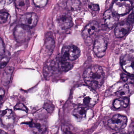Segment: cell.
<instances>
[{
    "mask_svg": "<svg viewBox=\"0 0 134 134\" xmlns=\"http://www.w3.org/2000/svg\"><path fill=\"white\" fill-rule=\"evenodd\" d=\"M38 21L37 15L35 13H27L23 15L19 20V24L34 28L36 26Z\"/></svg>",
    "mask_w": 134,
    "mask_h": 134,
    "instance_id": "cell-8",
    "label": "cell"
},
{
    "mask_svg": "<svg viewBox=\"0 0 134 134\" xmlns=\"http://www.w3.org/2000/svg\"><path fill=\"white\" fill-rule=\"evenodd\" d=\"M1 118L4 125L9 126L14 122V118L11 110L7 109L2 111L1 114Z\"/></svg>",
    "mask_w": 134,
    "mask_h": 134,
    "instance_id": "cell-14",
    "label": "cell"
},
{
    "mask_svg": "<svg viewBox=\"0 0 134 134\" xmlns=\"http://www.w3.org/2000/svg\"><path fill=\"white\" fill-rule=\"evenodd\" d=\"M83 77L87 85L95 90L103 85L105 74L101 66L95 65L90 66L85 71Z\"/></svg>",
    "mask_w": 134,
    "mask_h": 134,
    "instance_id": "cell-2",
    "label": "cell"
},
{
    "mask_svg": "<svg viewBox=\"0 0 134 134\" xmlns=\"http://www.w3.org/2000/svg\"><path fill=\"white\" fill-rule=\"evenodd\" d=\"M10 58V55L8 53H4L3 55H1V69L4 68L7 64Z\"/></svg>",
    "mask_w": 134,
    "mask_h": 134,
    "instance_id": "cell-24",
    "label": "cell"
},
{
    "mask_svg": "<svg viewBox=\"0 0 134 134\" xmlns=\"http://www.w3.org/2000/svg\"><path fill=\"white\" fill-rule=\"evenodd\" d=\"M45 46L50 52H52L54 48V41L51 37H48L45 41Z\"/></svg>",
    "mask_w": 134,
    "mask_h": 134,
    "instance_id": "cell-22",
    "label": "cell"
},
{
    "mask_svg": "<svg viewBox=\"0 0 134 134\" xmlns=\"http://www.w3.org/2000/svg\"><path fill=\"white\" fill-rule=\"evenodd\" d=\"M15 108L17 109L21 110H24V111H27V109L26 107L25 106V105L23 104H18L15 106Z\"/></svg>",
    "mask_w": 134,
    "mask_h": 134,
    "instance_id": "cell-30",
    "label": "cell"
},
{
    "mask_svg": "<svg viewBox=\"0 0 134 134\" xmlns=\"http://www.w3.org/2000/svg\"><path fill=\"white\" fill-rule=\"evenodd\" d=\"M80 5L79 0H68L66 8L70 11H76L79 9Z\"/></svg>",
    "mask_w": 134,
    "mask_h": 134,
    "instance_id": "cell-20",
    "label": "cell"
},
{
    "mask_svg": "<svg viewBox=\"0 0 134 134\" xmlns=\"http://www.w3.org/2000/svg\"><path fill=\"white\" fill-rule=\"evenodd\" d=\"M14 68L12 66H8L4 71L2 77L3 85L6 86L9 84L14 71Z\"/></svg>",
    "mask_w": 134,
    "mask_h": 134,
    "instance_id": "cell-17",
    "label": "cell"
},
{
    "mask_svg": "<svg viewBox=\"0 0 134 134\" xmlns=\"http://www.w3.org/2000/svg\"><path fill=\"white\" fill-rule=\"evenodd\" d=\"M121 64L123 69L126 72L129 74H134V58L126 56L121 60Z\"/></svg>",
    "mask_w": 134,
    "mask_h": 134,
    "instance_id": "cell-13",
    "label": "cell"
},
{
    "mask_svg": "<svg viewBox=\"0 0 134 134\" xmlns=\"http://www.w3.org/2000/svg\"><path fill=\"white\" fill-rule=\"evenodd\" d=\"M130 29L128 21L122 22L117 25L114 29V34L117 38H121L126 35Z\"/></svg>",
    "mask_w": 134,
    "mask_h": 134,
    "instance_id": "cell-12",
    "label": "cell"
},
{
    "mask_svg": "<svg viewBox=\"0 0 134 134\" xmlns=\"http://www.w3.org/2000/svg\"><path fill=\"white\" fill-rule=\"evenodd\" d=\"M48 0H33V2L36 7L42 8L45 7L47 3Z\"/></svg>",
    "mask_w": 134,
    "mask_h": 134,
    "instance_id": "cell-25",
    "label": "cell"
},
{
    "mask_svg": "<svg viewBox=\"0 0 134 134\" xmlns=\"http://www.w3.org/2000/svg\"><path fill=\"white\" fill-rule=\"evenodd\" d=\"M80 49L74 45L64 46L60 54L61 58L67 61H74L78 58L80 55Z\"/></svg>",
    "mask_w": 134,
    "mask_h": 134,
    "instance_id": "cell-4",
    "label": "cell"
},
{
    "mask_svg": "<svg viewBox=\"0 0 134 134\" xmlns=\"http://www.w3.org/2000/svg\"><path fill=\"white\" fill-rule=\"evenodd\" d=\"M15 7L18 10L21 11L26 10L29 7V0H15Z\"/></svg>",
    "mask_w": 134,
    "mask_h": 134,
    "instance_id": "cell-19",
    "label": "cell"
},
{
    "mask_svg": "<svg viewBox=\"0 0 134 134\" xmlns=\"http://www.w3.org/2000/svg\"><path fill=\"white\" fill-rule=\"evenodd\" d=\"M127 21L129 23L134 22V7L132 8L131 13L128 18Z\"/></svg>",
    "mask_w": 134,
    "mask_h": 134,
    "instance_id": "cell-28",
    "label": "cell"
},
{
    "mask_svg": "<svg viewBox=\"0 0 134 134\" xmlns=\"http://www.w3.org/2000/svg\"><path fill=\"white\" fill-rule=\"evenodd\" d=\"M98 98V95L94 89L87 85H82L74 89L72 99L75 104L89 108L95 105Z\"/></svg>",
    "mask_w": 134,
    "mask_h": 134,
    "instance_id": "cell-1",
    "label": "cell"
},
{
    "mask_svg": "<svg viewBox=\"0 0 134 134\" xmlns=\"http://www.w3.org/2000/svg\"><path fill=\"white\" fill-rule=\"evenodd\" d=\"M89 8L90 9L94 11H98L99 10V7L98 5L97 4H91L89 5Z\"/></svg>",
    "mask_w": 134,
    "mask_h": 134,
    "instance_id": "cell-31",
    "label": "cell"
},
{
    "mask_svg": "<svg viewBox=\"0 0 134 134\" xmlns=\"http://www.w3.org/2000/svg\"><path fill=\"white\" fill-rule=\"evenodd\" d=\"M9 17V14L6 12H1L0 15V22L1 23H5L7 21Z\"/></svg>",
    "mask_w": 134,
    "mask_h": 134,
    "instance_id": "cell-26",
    "label": "cell"
},
{
    "mask_svg": "<svg viewBox=\"0 0 134 134\" xmlns=\"http://www.w3.org/2000/svg\"><path fill=\"white\" fill-rule=\"evenodd\" d=\"M121 79L127 83L133 84L134 83V76L133 74H127L122 73L121 75Z\"/></svg>",
    "mask_w": 134,
    "mask_h": 134,
    "instance_id": "cell-23",
    "label": "cell"
},
{
    "mask_svg": "<svg viewBox=\"0 0 134 134\" xmlns=\"http://www.w3.org/2000/svg\"><path fill=\"white\" fill-rule=\"evenodd\" d=\"M118 87L116 88V90L114 91V94L120 97H125L127 96L129 92L128 85L127 83L125 84H121H121H119L118 83Z\"/></svg>",
    "mask_w": 134,
    "mask_h": 134,
    "instance_id": "cell-15",
    "label": "cell"
},
{
    "mask_svg": "<svg viewBox=\"0 0 134 134\" xmlns=\"http://www.w3.org/2000/svg\"><path fill=\"white\" fill-rule=\"evenodd\" d=\"M105 23L109 29L113 28L118 22L119 18L117 15L110 10H107L103 16Z\"/></svg>",
    "mask_w": 134,
    "mask_h": 134,
    "instance_id": "cell-10",
    "label": "cell"
},
{
    "mask_svg": "<svg viewBox=\"0 0 134 134\" xmlns=\"http://www.w3.org/2000/svg\"><path fill=\"white\" fill-rule=\"evenodd\" d=\"M30 126L33 129L34 132L36 133H43L46 129L44 125L39 122H32L30 124Z\"/></svg>",
    "mask_w": 134,
    "mask_h": 134,
    "instance_id": "cell-21",
    "label": "cell"
},
{
    "mask_svg": "<svg viewBox=\"0 0 134 134\" xmlns=\"http://www.w3.org/2000/svg\"><path fill=\"white\" fill-rule=\"evenodd\" d=\"M57 22L59 27L63 30L68 29L73 25L71 16L66 14H63L59 16L57 19Z\"/></svg>",
    "mask_w": 134,
    "mask_h": 134,
    "instance_id": "cell-11",
    "label": "cell"
},
{
    "mask_svg": "<svg viewBox=\"0 0 134 134\" xmlns=\"http://www.w3.org/2000/svg\"><path fill=\"white\" fill-rule=\"evenodd\" d=\"M88 109V108L84 107H78L74 110L73 112V115L78 121L83 120L87 117Z\"/></svg>",
    "mask_w": 134,
    "mask_h": 134,
    "instance_id": "cell-16",
    "label": "cell"
},
{
    "mask_svg": "<svg viewBox=\"0 0 134 134\" xmlns=\"http://www.w3.org/2000/svg\"><path fill=\"white\" fill-rule=\"evenodd\" d=\"M1 4L4 5H8L12 3L13 0H0Z\"/></svg>",
    "mask_w": 134,
    "mask_h": 134,
    "instance_id": "cell-32",
    "label": "cell"
},
{
    "mask_svg": "<svg viewBox=\"0 0 134 134\" xmlns=\"http://www.w3.org/2000/svg\"><path fill=\"white\" fill-rule=\"evenodd\" d=\"M29 26L21 24L17 26L14 31L15 40L19 42H24L29 40L32 35Z\"/></svg>",
    "mask_w": 134,
    "mask_h": 134,
    "instance_id": "cell-6",
    "label": "cell"
},
{
    "mask_svg": "<svg viewBox=\"0 0 134 134\" xmlns=\"http://www.w3.org/2000/svg\"><path fill=\"white\" fill-rule=\"evenodd\" d=\"M132 3L129 0H117L112 7V11L117 15H124L131 10Z\"/></svg>",
    "mask_w": 134,
    "mask_h": 134,
    "instance_id": "cell-3",
    "label": "cell"
},
{
    "mask_svg": "<svg viewBox=\"0 0 134 134\" xmlns=\"http://www.w3.org/2000/svg\"><path fill=\"white\" fill-rule=\"evenodd\" d=\"M99 29V25L97 22L93 21L86 26L82 32V36L85 41H90L91 37L94 35Z\"/></svg>",
    "mask_w": 134,
    "mask_h": 134,
    "instance_id": "cell-9",
    "label": "cell"
},
{
    "mask_svg": "<svg viewBox=\"0 0 134 134\" xmlns=\"http://www.w3.org/2000/svg\"><path fill=\"white\" fill-rule=\"evenodd\" d=\"M5 47L2 39H1V55H2L5 53Z\"/></svg>",
    "mask_w": 134,
    "mask_h": 134,
    "instance_id": "cell-29",
    "label": "cell"
},
{
    "mask_svg": "<svg viewBox=\"0 0 134 134\" xmlns=\"http://www.w3.org/2000/svg\"><path fill=\"white\" fill-rule=\"evenodd\" d=\"M129 104V99L126 97H121L114 100L113 105L116 109H120L121 107H127Z\"/></svg>",
    "mask_w": 134,
    "mask_h": 134,
    "instance_id": "cell-18",
    "label": "cell"
},
{
    "mask_svg": "<svg viewBox=\"0 0 134 134\" xmlns=\"http://www.w3.org/2000/svg\"><path fill=\"white\" fill-rule=\"evenodd\" d=\"M127 122V118L126 116L116 114L108 121V125L113 130L120 131L126 127Z\"/></svg>",
    "mask_w": 134,
    "mask_h": 134,
    "instance_id": "cell-5",
    "label": "cell"
},
{
    "mask_svg": "<svg viewBox=\"0 0 134 134\" xmlns=\"http://www.w3.org/2000/svg\"><path fill=\"white\" fill-rule=\"evenodd\" d=\"M107 48V42L102 36H98L95 40L93 46V51L98 58L103 57L105 54Z\"/></svg>",
    "mask_w": 134,
    "mask_h": 134,
    "instance_id": "cell-7",
    "label": "cell"
},
{
    "mask_svg": "<svg viewBox=\"0 0 134 134\" xmlns=\"http://www.w3.org/2000/svg\"><path fill=\"white\" fill-rule=\"evenodd\" d=\"M44 108L48 113H52L54 110V106L52 104L46 103L44 105Z\"/></svg>",
    "mask_w": 134,
    "mask_h": 134,
    "instance_id": "cell-27",
    "label": "cell"
},
{
    "mask_svg": "<svg viewBox=\"0 0 134 134\" xmlns=\"http://www.w3.org/2000/svg\"><path fill=\"white\" fill-rule=\"evenodd\" d=\"M129 132L131 133H134V121H132L129 125Z\"/></svg>",
    "mask_w": 134,
    "mask_h": 134,
    "instance_id": "cell-33",
    "label": "cell"
}]
</instances>
